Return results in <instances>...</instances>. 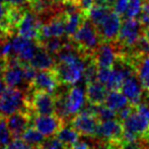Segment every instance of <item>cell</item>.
Here are the masks:
<instances>
[{"mask_svg": "<svg viewBox=\"0 0 149 149\" xmlns=\"http://www.w3.org/2000/svg\"><path fill=\"white\" fill-rule=\"evenodd\" d=\"M128 60L134 68L135 74L137 75L143 89L149 92V55L140 57L129 55Z\"/></svg>", "mask_w": 149, "mask_h": 149, "instance_id": "obj_17", "label": "cell"}, {"mask_svg": "<svg viewBox=\"0 0 149 149\" xmlns=\"http://www.w3.org/2000/svg\"><path fill=\"white\" fill-rule=\"evenodd\" d=\"M11 45L14 55L22 62H30L39 47V44L36 41L26 39L20 36H16L12 39Z\"/></svg>", "mask_w": 149, "mask_h": 149, "instance_id": "obj_15", "label": "cell"}, {"mask_svg": "<svg viewBox=\"0 0 149 149\" xmlns=\"http://www.w3.org/2000/svg\"><path fill=\"white\" fill-rule=\"evenodd\" d=\"M31 1H33V0H28V4L30 3V2H31Z\"/></svg>", "mask_w": 149, "mask_h": 149, "instance_id": "obj_42", "label": "cell"}, {"mask_svg": "<svg viewBox=\"0 0 149 149\" xmlns=\"http://www.w3.org/2000/svg\"><path fill=\"white\" fill-rule=\"evenodd\" d=\"M69 40L85 60L91 57L92 53L100 44L97 30L87 18H85L76 33Z\"/></svg>", "mask_w": 149, "mask_h": 149, "instance_id": "obj_1", "label": "cell"}, {"mask_svg": "<svg viewBox=\"0 0 149 149\" xmlns=\"http://www.w3.org/2000/svg\"><path fill=\"white\" fill-rule=\"evenodd\" d=\"M6 123L12 137L19 138L31 123V113L30 111H19L14 113L6 118Z\"/></svg>", "mask_w": 149, "mask_h": 149, "instance_id": "obj_16", "label": "cell"}, {"mask_svg": "<svg viewBox=\"0 0 149 149\" xmlns=\"http://www.w3.org/2000/svg\"><path fill=\"white\" fill-rule=\"evenodd\" d=\"M62 2L63 3H72L80 7V0H62Z\"/></svg>", "mask_w": 149, "mask_h": 149, "instance_id": "obj_40", "label": "cell"}, {"mask_svg": "<svg viewBox=\"0 0 149 149\" xmlns=\"http://www.w3.org/2000/svg\"><path fill=\"white\" fill-rule=\"evenodd\" d=\"M91 58L97 68H113L117 58V49L114 42H102L92 53Z\"/></svg>", "mask_w": 149, "mask_h": 149, "instance_id": "obj_13", "label": "cell"}, {"mask_svg": "<svg viewBox=\"0 0 149 149\" xmlns=\"http://www.w3.org/2000/svg\"><path fill=\"white\" fill-rule=\"evenodd\" d=\"M19 111H30L29 91L16 87H6L0 95V117L7 118Z\"/></svg>", "mask_w": 149, "mask_h": 149, "instance_id": "obj_2", "label": "cell"}, {"mask_svg": "<svg viewBox=\"0 0 149 149\" xmlns=\"http://www.w3.org/2000/svg\"><path fill=\"white\" fill-rule=\"evenodd\" d=\"M5 89H6V84H5V82H4L3 78L1 77V75H0V95H1L2 92Z\"/></svg>", "mask_w": 149, "mask_h": 149, "instance_id": "obj_39", "label": "cell"}, {"mask_svg": "<svg viewBox=\"0 0 149 149\" xmlns=\"http://www.w3.org/2000/svg\"><path fill=\"white\" fill-rule=\"evenodd\" d=\"M65 15L64 10H61L59 13L55 14L47 22H43L40 28L39 39L36 41L38 44L49 38H62L65 35Z\"/></svg>", "mask_w": 149, "mask_h": 149, "instance_id": "obj_8", "label": "cell"}, {"mask_svg": "<svg viewBox=\"0 0 149 149\" xmlns=\"http://www.w3.org/2000/svg\"><path fill=\"white\" fill-rule=\"evenodd\" d=\"M22 139L24 140L26 143H29L30 145L33 146L41 149L42 145L44 144V142L46 141V137L41 133L40 131H38L33 126H29L28 129L22 133Z\"/></svg>", "mask_w": 149, "mask_h": 149, "instance_id": "obj_24", "label": "cell"}, {"mask_svg": "<svg viewBox=\"0 0 149 149\" xmlns=\"http://www.w3.org/2000/svg\"><path fill=\"white\" fill-rule=\"evenodd\" d=\"M55 136L65 146H67L68 148H71L76 142H78L80 134H79L72 126L68 127V126L64 125L59 131H58V133L56 134Z\"/></svg>", "mask_w": 149, "mask_h": 149, "instance_id": "obj_22", "label": "cell"}, {"mask_svg": "<svg viewBox=\"0 0 149 149\" xmlns=\"http://www.w3.org/2000/svg\"><path fill=\"white\" fill-rule=\"evenodd\" d=\"M141 33L142 29L137 18H125L121 24L118 37L114 42L117 51H127L131 49Z\"/></svg>", "mask_w": 149, "mask_h": 149, "instance_id": "obj_4", "label": "cell"}, {"mask_svg": "<svg viewBox=\"0 0 149 149\" xmlns=\"http://www.w3.org/2000/svg\"><path fill=\"white\" fill-rule=\"evenodd\" d=\"M109 90L106 85L102 84L98 80L91 81L86 83V88H85V97H86L88 104L98 106L104 102Z\"/></svg>", "mask_w": 149, "mask_h": 149, "instance_id": "obj_19", "label": "cell"}, {"mask_svg": "<svg viewBox=\"0 0 149 149\" xmlns=\"http://www.w3.org/2000/svg\"><path fill=\"white\" fill-rule=\"evenodd\" d=\"M71 149H89V145L86 142H76Z\"/></svg>", "mask_w": 149, "mask_h": 149, "instance_id": "obj_37", "label": "cell"}, {"mask_svg": "<svg viewBox=\"0 0 149 149\" xmlns=\"http://www.w3.org/2000/svg\"><path fill=\"white\" fill-rule=\"evenodd\" d=\"M100 120L94 114L81 110L71 120V126L78 132L80 135L87 137H95L97 125Z\"/></svg>", "mask_w": 149, "mask_h": 149, "instance_id": "obj_10", "label": "cell"}, {"mask_svg": "<svg viewBox=\"0 0 149 149\" xmlns=\"http://www.w3.org/2000/svg\"><path fill=\"white\" fill-rule=\"evenodd\" d=\"M137 20L139 22L140 26H141V29H148L149 28V14H146V13H141L138 14L137 16Z\"/></svg>", "mask_w": 149, "mask_h": 149, "instance_id": "obj_32", "label": "cell"}, {"mask_svg": "<svg viewBox=\"0 0 149 149\" xmlns=\"http://www.w3.org/2000/svg\"><path fill=\"white\" fill-rule=\"evenodd\" d=\"M121 19L122 17L118 13H116L114 10H111L104 22L96 28L98 35H100V43L102 42L113 43L116 41L122 24Z\"/></svg>", "mask_w": 149, "mask_h": 149, "instance_id": "obj_12", "label": "cell"}, {"mask_svg": "<svg viewBox=\"0 0 149 149\" xmlns=\"http://www.w3.org/2000/svg\"><path fill=\"white\" fill-rule=\"evenodd\" d=\"M111 71H112V68H97V75H96L97 80L106 85L110 78Z\"/></svg>", "mask_w": 149, "mask_h": 149, "instance_id": "obj_31", "label": "cell"}, {"mask_svg": "<svg viewBox=\"0 0 149 149\" xmlns=\"http://www.w3.org/2000/svg\"><path fill=\"white\" fill-rule=\"evenodd\" d=\"M6 66H7V57H5L0 53V75H2Z\"/></svg>", "mask_w": 149, "mask_h": 149, "instance_id": "obj_36", "label": "cell"}, {"mask_svg": "<svg viewBox=\"0 0 149 149\" xmlns=\"http://www.w3.org/2000/svg\"><path fill=\"white\" fill-rule=\"evenodd\" d=\"M93 4V0H80V9L86 15V12L88 11V9Z\"/></svg>", "mask_w": 149, "mask_h": 149, "instance_id": "obj_34", "label": "cell"}, {"mask_svg": "<svg viewBox=\"0 0 149 149\" xmlns=\"http://www.w3.org/2000/svg\"><path fill=\"white\" fill-rule=\"evenodd\" d=\"M29 109L33 115L55 114V93L30 90L29 91Z\"/></svg>", "mask_w": 149, "mask_h": 149, "instance_id": "obj_5", "label": "cell"}, {"mask_svg": "<svg viewBox=\"0 0 149 149\" xmlns=\"http://www.w3.org/2000/svg\"><path fill=\"white\" fill-rule=\"evenodd\" d=\"M41 149H71V148H68L67 146H65L58 138H52V139L46 140L43 145H42Z\"/></svg>", "mask_w": 149, "mask_h": 149, "instance_id": "obj_29", "label": "cell"}, {"mask_svg": "<svg viewBox=\"0 0 149 149\" xmlns=\"http://www.w3.org/2000/svg\"><path fill=\"white\" fill-rule=\"evenodd\" d=\"M113 9H110L104 6L100 5H92L86 12V18L93 24L95 28H97L100 24L104 20V18L108 16L110 11Z\"/></svg>", "mask_w": 149, "mask_h": 149, "instance_id": "obj_23", "label": "cell"}, {"mask_svg": "<svg viewBox=\"0 0 149 149\" xmlns=\"http://www.w3.org/2000/svg\"><path fill=\"white\" fill-rule=\"evenodd\" d=\"M141 12L149 14V0H142Z\"/></svg>", "mask_w": 149, "mask_h": 149, "instance_id": "obj_38", "label": "cell"}, {"mask_svg": "<svg viewBox=\"0 0 149 149\" xmlns=\"http://www.w3.org/2000/svg\"><path fill=\"white\" fill-rule=\"evenodd\" d=\"M84 65L85 61H79L76 63L56 62L53 69L57 74L60 84L74 85L82 78Z\"/></svg>", "mask_w": 149, "mask_h": 149, "instance_id": "obj_6", "label": "cell"}, {"mask_svg": "<svg viewBox=\"0 0 149 149\" xmlns=\"http://www.w3.org/2000/svg\"><path fill=\"white\" fill-rule=\"evenodd\" d=\"M33 126L40 131L46 138L55 136L58 131L65 125L64 119L57 114L52 115H33L31 117Z\"/></svg>", "mask_w": 149, "mask_h": 149, "instance_id": "obj_7", "label": "cell"}, {"mask_svg": "<svg viewBox=\"0 0 149 149\" xmlns=\"http://www.w3.org/2000/svg\"><path fill=\"white\" fill-rule=\"evenodd\" d=\"M10 5H17V6H26L28 5V0H0Z\"/></svg>", "mask_w": 149, "mask_h": 149, "instance_id": "obj_35", "label": "cell"}, {"mask_svg": "<svg viewBox=\"0 0 149 149\" xmlns=\"http://www.w3.org/2000/svg\"><path fill=\"white\" fill-rule=\"evenodd\" d=\"M59 85L60 82L53 68L47 69V70H39L33 80L31 81L29 91L30 90H42V91L50 92V93H55Z\"/></svg>", "mask_w": 149, "mask_h": 149, "instance_id": "obj_11", "label": "cell"}, {"mask_svg": "<svg viewBox=\"0 0 149 149\" xmlns=\"http://www.w3.org/2000/svg\"><path fill=\"white\" fill-rule=\"evenodd\" d=\"M123 124L124 141H133L139 139H149V120L136 111L135 107L127 119L122 121Z\"/></svg>", "mask_w": 149, "mask_h": 149, "instance_id": "obj_3", "label": "cell"}, {"mask_svg": "<svg viewBox=\"0 0 149 149\" xmlns=\"http://www.w3.org/2000/svg\"><path fill=\"white\" fill-rule=\"evenodd\" d=\"M124 80H125V76H124L121 68L117 64H114L112 71H111L110 78L106 83V87L109 91L110 90H120Z\"/></svg>", "mask_w": 149, "mask_h": 149, "instance_id": "obj_25", "label": "cell"}, {"mask_svg": "<svg viewBox=\"0 0 149 149\" xmlns=\"http://www.w3.org/2000/svg\"><path fill=\"white\" fill-rule=\"evenodd\" d=\"M30 64L37 70H47V69L54 68L56 64V59L48 53L43 47L39 45L35 55L30 60Z\"/></svg>", "mask_w": 149, "mask_h": 149, "instance_id": "obj_20", "label": "cell"}, {"mask_svg": "<svg viewBox=\"0 0 149 149\" xmlns=\"http://www.w3.org/2000/svg\"><path fill=\"white\" fill-rule=\"evenodd\" d=\"M95 136L106 140L107 143L120 141L123 137V124L120 120L115 119L100 121Z\"/></svg>", "mask_w": 149, "mask_h": 149, "instance_id": "obj_14", "label": "cell"}, {"mask_svg": "<svg viewBox=\"0 0 149 149\" xmlns=\"http://www.w3.org/2000/svg\"><path fill=\"white\" fill-rule=\"evenodd\" d=\"M95 116L100 121H107L117 118V112L107 107L106 104H102L95 106Z\"/></svg>", "mask_w": 149, "mask_h": 149, "instance_id": "obj_27", "label": "cell"}, {"mask_svg": "<svg viewBox=\"0 0 149 149\" xmlns=\"http://www.w3.org/2000/svg\"><path fill=\"white\" fill-rule=\"evenodd\" d=\"M136 74H132L123 81L121 86V90L129 102L133 106H136L141 102L142 98V85L138 78H136Z\"/></svg>", "mask_w": 149, "mask_h": 149, "instance_id": "obj_18", "label": "cell"}, {"mask_svg": "<svg viewBox=\"0 0 149 149\" xmlns=\"http://www.w3.org/2000/svg\"><path fill=\"white\" fill-rule=\"evenodd\" d=\"M42 26V22L38 15L30 8H26L16 26L17 36L24 37L26 39L38 41L40 33V28Z\"/></svg>", "mask_w": 149, "mask_h": 149, "instance_id": "obj_9", "label": "cell"}, {"mask_svg": "<svg viewBox=\"0 0 149 149\" xmlns=\"http://www.w3.org/2000/svg\"><path fill=\"white\" fill-rule=\"evenodd\" d=\"M134 107H135L136 111H138L140 114L143 115L145 118H147L149 120V106H148V104L139 102V104H137L136 106H134Z\"/></svg>", "mask_w": 149, "mask_h": 149, "instance_id": "obj_33", "label": "cell"}, {"mask_svg": "<svg viewBox=\"0 0 149 149\" xmlns=\"http://www.w3.org/2000/svg\"><path fill=\"white\" fill-rule=\"evenodd\" d=\"M5 149H39V148L30 145V144L26 143L24 140L20 139V138H13V140L6 146Z\"/></svg>", "mask_w": 149, "mask_h": 149, "instance_id": "obj_28", "label": "cell"}, {"mask_svg": "<svg viewBox=\"0 0 149 149\" xmlns=\"http://www.w3.org/2000/svg\"><path fill=\"white\" fill-rule=\"evenodd\" d=\"M49 1L54 2V3H61V2H62V0H49Z\"/></svg>", "mask_w": 149, "mask_h": 149, "instance_id": "obj_41", "label": "cell"}, {"mask_svg": "<svg viewBox=\"0 0 149 149\" xmlns=\"http://www.w3.org/2000/svg\"><path fill=\"white\" fill-rule=\"evenodd\" d=\"M128 104H130L128 98L126 97L123 92H120L119 90H110V92H108L107 94V97L104 102V104H106L107 107L116 112L127 106Z\"/></svg>", "mask_w": 149, "mask_h": 149, "instance_id": "obj_21", "label": "cell"}, {"mask_svg": "<svg viewBox=\"0 0 149 149\" xmlns=\"http://www.w3.org/2000/svg\"><path fill=\"white\" fill-rule=\"evenodd\" d=\"M127 7H128V0H116L114 4V7H113V10L116 13H118L121 17H123L126 13Z\"/></svg>", "mask_w": 149, "mask_h": 149, "instance_id": "obj_30", "label": "cell"}, {"mask_svg": "<svg viewBox=\"0 0 149 149\" xmlns=\"http://www.w3.org/2000/svg\"><path fill=\"white\" fill-rule=\"evenodd\" d=\"M63 44H64V41L61 40V38H49V39H46L43 42H41L39 45L43 47L48 53L56 56L62 50Z\"/></svg>", "mask_w": 149, "mask_h": 149, "instance_id": "obj_26", "label": "cell"}]
</instances>
